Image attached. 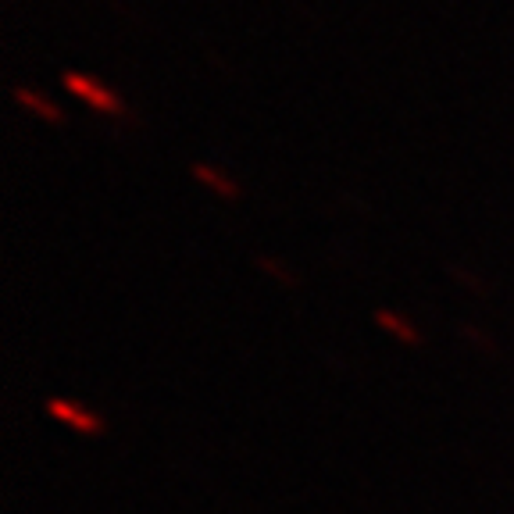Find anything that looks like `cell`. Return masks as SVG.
I'll use <instances>...</instances> for the list:
<instances>
[{"instance_id": "obj_1", "label": "cell", "mask_w": 514, "mask_h": 514, "mask_svg": "<svg viewBox=\"0 0 514 514\" xmlns=\"http://www.w3.org/2000/svg\"><path fill=\"white\" fill-rule=\"evenodd\" d=\"M61 86H65L72 97H79L86 104V108H93L97 115H125V104L122 97L115 93V86L100 83L97 75L90 72H75V68H68L65 75H61Z\"/></svg>"}, {"instance_id": "obj_3", "label": "cell", "mask_w": 514, "mask_h": 514, "mask_svg": "<svg viewBox=\"0 0 514 514\" xmlns=\"http://www.w3.org/2000/svg\"><path fill=\"white\" fill-rule=\"evenodd\" d=\"M190 172H193V179H197L204 190L215 193L218 200H240V183H236V179L225 172V168L208 165V161H193Z\"/></svg>"}, {"instance_id": "obj_2", "label": "cell", "mask_w": 514, "mask_h": 514, "mask_svg": "<svg viewBox=\"0 0 514 514\" xmlns=\"http://www.w3.org/2000/svg\"><path fill=\"white\" fill-rule=\"evenodd\" d=\"M47 415L54 418V422L68 425V429L83 432V436H100V432H104V418H100L97 411H90L86 404H79V400L50 397L47 400Z\"/></svg>"}, {"instance_id": "obj_5", "label": "cell", "mask_w": 514, "mask_h": 514, "mask_svg": "<svg viewBox=\"0 0 514 514\" xmlns=\"http://www.w3.org/2000/svg\"><path fill=\"white\" fill-rule=\"evenodd\" d=\"M375 325H379L386 336H393L397 343H404V347H422V332H418V325L407 315H400V311L379 307V311H375Z\"/></svg>"}, {"instance_id": "obj_6", "label": "cell", "mask_w": 514, "mask_h": 514, "mask_svg": "<svg viewBox=\"0 0 514 514\" xmlns=\"http://www.w3.org/2000/svg\"><path fill=\"white\" fill-rule=\"evenodd\" d=\"M257 265L265 268V272H272V275H275V279H279V282H297V279H293V272H290V268L275 265L272 257H257Z\"/></svg>"}, {"instance_id": "obj_4", "label": "cell", "mask_w": 514, "mask_h": 514, "mask_svg": "<svg viewBox=\"0 0 514 514\" xmlns=\"http://www.w3.org/2000/svg\"><path fill=\"white\" fill-rule=\"evenodd\" d=\"M15 104L22 111H29V115H36L40 122H50V125L65 122V111H61L58 100L47 97V93H40V90H33V86H15Z\"/></svg>"}]
</instances>
